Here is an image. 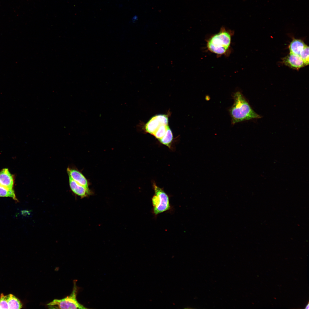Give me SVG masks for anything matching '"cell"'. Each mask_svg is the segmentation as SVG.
<instances>
[{"label":"cell","instance_id":"1","mask_svg":"<svg viewBox=\"0 0 309 309\" xmlns=\"http://www.w3.org/2000/svg\"><path fill=\"white\" fill-rule=\"evenodd\" d=\"M233 97L234 103L229 109L233 124L245 120L261 118L252 109L240 92H235Z\"/></svg>","mask_w":309,"mask_h":309},{"label":"cell","instance_id":"2","mask_svg":"<svg viewBox=\"0 0 309 309\" xmlns=\"http://www.w3.org/2000/svg\"><path fill=\"white\" fill-rule=\"evenodd\" d=\"M233 34L231 31L222 28L219 32L210 37L207 40L208 49L218 56L229 55Z\"/></svg>","mask_w":309,"mask_h":309},{"label":"cell","instance_id":"3","mask_svg":"<svg viewBox=\"0 0 309 309\" xmlns=\"http://www.w3.org/2000/svg\"><path fill=\"white\" fill-rule=\"evenodd\" d=\"M153 188L154 194L152 198V213L157 216L158 214L170 210L171 206L169 195L163 189L154 183Z\"/></svg>","mask_w":309,"mask_h":309},{"label":"cell","instance_id":"4","mask_svg":"<svg viewBox=\"0 0 309 309\" xmlns=\"http://www.w3.org/2000/svg\"><path fill=\"white\" fill-rule=\"evenodd\" d=\"M76 283V280L74 281L73 290L69 296L61 299H54L47 304L48 308L51 309H86L77 300L78 287Z\"/></svg>","mask_w":309,"mask_h":309},{"label":"cell","instance_id":"5","mask_svg":"<svg viewBox=\"0 0 309 309\" xmlns=\"http://www.w3.org/2000/svg\"><path fill=\"white\" fill-rule=\"evenodd\" d=\"M169 116L167 114L156 115L152 117L145 124L144 130L152 135L161 124H168Z\"/></svg>","mask_w":309,"mask_h":309},{"label":"cell","instance_id":"6","mask_svg":"<svg viewBox=\"0 0 309 309\" xmlns=\"http://www.w3.org/2000/svg\"><path fill=\"white\" fill-rule=\"evenodd\" d=\"M282 60L286 66L295 70H298L305 66L303 60L298 55L290 53Z\"/></svg>","mask_w":309,"mask_h":309},{"label":"cell","instance_id":"7","mask_svg":"<svg viewBox=\"0 0 309 309\" xmlns=\"http://www.w3.org/2000/svg\"><path fill=\"white\" fill-rule=\"evenodd\" d=\"M68 176L80 185L89 188L88 181L83 174L78 169L73 167H68L67 169Z\"/></svg>","mask_w":309,"mask_h":309},{"label":"cell","instance_id":"8","mask_svg":"<svg viewBox=\"0 0 309 309\" xmlns=\"http://www.w3.org/2000/svg\"><path fill=\"white\" fill-rule=\"evenodd\" d=\"M69 184L70 189L75 195L83 198L87 197L91 194L89 188H87L78 184L70 177L68 176Z\"/></svg>","mask_w":309,"mask_h":309},{"label":"cell","instance_id":"9","mask_svg":"<svg viewBox=\"0 0 309 309\" xmlns=\"http://www.w3.org/2000/svg\"><path fill=\"white\" fill-rule=\"evenodd\" d=\"M14 184L13 176L9 170L4 169L0 172V185L9 189H13Z\"/></svg>","mask_w":309,"mask_h":309},{"label":"cell","instance_id":"10","mask_svg":"<svg viewBox=\"0 0 309 309\" xmlns=\"http://www.w3.org/2000/svg\"><path fill=\"white\" fill-rule=\"evenodd\" d=\"M306 45L302 40L298 39H294L289 46L290 53L298 55H300Z\"/></svg>","mask_w":309,"mask_h":309},{"label":"cell","instance_id":"11","mask_svg":"<svg viewBox=\"0 0 309 309\" xmlns=\"http://www.w3.org/2000/svg\"><path fill=\"white\" fill-rule=\"evenodd\" d=\"M9 309H21L23 307L20 301L14 295L9 294L6 295Z\"/></svg>","mask_w":309,"mask_h":309},{"label":"cell","instance_id":"12","mask_svg":"<svg viewBox=\"0 0 309 309\" xmlns=\"http://www.w3.org/2000/svg\"><path fill=\"white\" fill-rule=\"evenodd\" d=\"M169 127L168 124H162L158 127L153 135L159 140L164 136Z\"/></svg>","mask_w":309,"mask_h":309},{"label":"cell","instance_id":"13","mask_svg":"<svg viewBox=\"0 0 309 309\" xmlns=\"http://www.w3.org/2000/svg\"><path fill=\"white\" fill-rule=\"evenodd\" d=\"M173 139V133L169 127L164 136L159 141L162 144L170 148Z\"/></svg>","mask_w":309,"mask_h":309},{"label":"cell","instance_id":"14","mask_svg":"<svg viewBox=\"0 0 309 309\" xmlns=\"http://www.w3.org/2000/svg\"><path fill=\"white\" fill-rule=\"evenodd\" d=\"M0 197H9L15 200H17L13 189H8L0 185Z\"/></svg>","mask_w":309,"mask_h":309},{"label":"cell","instance_id":"15","mask_svg":"<svg viewBox=\"0 0 309 309\" xmlns=\"http://www.w3.org/2000/svg\"><path fill=\"white\" fill-rule=\"evenodd\" d=\"M305 66L309 64V47L306 45L300 55Z\"/></svg>","mask_w":309,"mask_h":309},{"label":"cell","instance_id":"16","mask_svg":"<svg viewBox=\"0 0 309 309\" xmlns=\"http://www.w3.org/2000/svg\"><path fill=\"white\" fill-rule=\"evenodd\" d=\"M9 309V306L6 300V295L3 293L0 295V309Z\"/></svg>","mask_w":309,"mask_h":309},{"label":"cell","instance_id":"17","mask_svg":"<svg viewBox=\"0 0 309 309\" xmlns=\"http://www.w3.org/2000/svg\"><path fill=\"white\" fill-rule=\"evenodd\" d=\"M138 19V17L137 16L134 15L133 16L132 18V22H135Z\"/></svg>","mask_w":309,"mask_h":309},{"label":"cell","instance_id":"18","mask_svg":"<svg viewBox=\"0 0 309 309\" xmlns=\"http://www.w3.org/2000/svg\"><path fill=\"white\" fill-rule=\"evenodd\" d=\"M309 304H307V306H306V308H305V309H308V308H309Z\"/></svg>","mask_w":309,"mask_h":309}]
</instances>
